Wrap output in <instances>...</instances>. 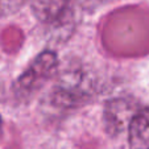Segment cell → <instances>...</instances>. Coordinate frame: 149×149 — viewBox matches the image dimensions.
<instances>
[{
  "instance_id": "obj_1",
  "label": "cell",
  "mask_w": 149,
  "mask_h": 149,
  "mask_svg": "<svg viewBox=\"0 0 149 149\" xmlns=\"http://www.w3.org/2000/svg\"><path fill=\"white\" fill-rule=\"evenodd\" d=\"M58 57L52 50H44L31 62L13 83V94L20 100H28L36 95L58 71Z\"/></svg>"
},
{
  "instance_id": "obj_2",
  "label": "cell",
  "mask_w": 149,
  "mask_h": 149,
  "mask_svg": "<svg viewBox=\"0 0 149 149\" xmlns=\"http://www.w3.org/2000/svg\"><path fill=\"white\" fill-rule=\"evenodd\" d=\"M32 12L52 31H62L74 21L75 8L73 0H32Z\"/></svg>"
},
{
  "instance_id": "obj_3",
  "label": "cell",
  "mask_w": 149,
  "mask_h": 149,
  "mask_svg": "<svg viewBox=\"0 0 149 149\" xmlns=\"http://www.w3.org/2000/svg\"><path fill=\"white\" fill-rule=\"evenodd\" d=\"M86 84L83 75L75 73L63 75L52 91V104L58 108H69L84 102L90 95Z\"/></svg>"
},
{
  "instance_id": "obj_4",
  "label": "cell",
  "mask_w": 149,
  "mask_h": 149,
  "mask_svg": "<svg viewBox=\"0 0 149 149\" xmlns=\"http://www.w3.org/2000/svg\"><path fill=\"white\" fill-rule=\"evenodd\" d=\"M137 111H133L131 102L125 98L111 99L106 103L103 120L106 130L112 135L120 133L125 127L130 125L131 119Z\"/></svg>"
},
{
  "instance_id": "obj_5",
  "label": "cell",
  "mask_w": 149,
  "mask_h": 149,
  "mask_svg": "<svg viewBox=\"0 0 149 149\" xmlns=\"http://www.w3.org/2000/svg\"><path fill=\"white\" fill-rule=\"evenodd\" d=\"M131 149H149V107L139 110L128 125Z\"/></svg>"
},
{
  "instance_id": "obj_6",
  "label": "cell",
  "mask_w": 149,
  "mask_h": 149,
  "mask_svg": "<svg viewBox=\"0 0 149 149\" xmlns=\"http://www.w3.org/2000/svg\"><path fill=\"white\" fill-rule=\"evenodd\" d=\"M26 0H0V11L3 13H15L25 4Z\"/></svg>"
},
{
  "instance_id": "obj_7",
  "label": "cell",
  "mask_w": 149,
  "mask_h": 149,
  "mask_svg": "<svg viewBox=\"0 0 149 149\" xmlns=\"http://www.w3.org/2000/svg\"><path fill=\"white\" fill-rule=\"evenodd\" d=\"M1 131H3V121H1V116H0V136H1Z\"/></svg>"
}]
</instances>
